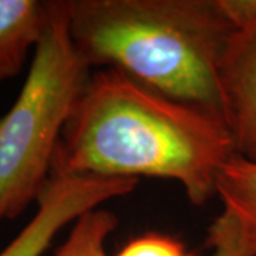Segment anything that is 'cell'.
<instances>
[{
    "instance_id": "cell-4",
    "label": "cell",
    "mask_w": 256,
    "mask_h": 256,
    "mask_svg": "<svg viewBox=\"0 0 256 256\" xmlns=\"http://www.w3.org/2000/svg\"><path fill=\"white\" fill-rule=\"evenodd\" d=\"M137 184L132 178L53 172L37 200L34 216L0 256H42L66 225L106 201L134 191Z\"/></svg>"
},
{
    "instance_id": "cell-6",
    "label": "cell",
    "mask_w": 256,
    "mask_h": 256,
    "mask_svg": "<svg viewBox=\"0 0 256 256\" xmlns=\"http://www.w3.org/2000/svg\"><path fill=\"white\" fill-rule=\"evenodd\" d=\"M48 22V2L0 0V82L16 77Z\"/></svg>"
},
{
    "instance_id": "cell-1",
    "label": "cell",
    "mask_w": 256,
    "mask_h": 256,
    "mask_svg": "<svg viewBox=\"0 0 256 256\" xmlns=\"http://www.w3.org/2000/svg\"><path fill=\"white\" fill-rule=\"evenodd\" d=\"M236 150L224 117L117 68L90 77L64 128L52 174L176 181L194 205L216 195Z\"/></svg>"
},
{
    "instance_id": "cell-3",
    "label": "cell",
    "mask_w": 256,
    "mask_h": 256,
    "mask_svg": "<svg viewBox=\"0 0 256 256\" xmlns=\"http://www.w3.org/2000/svg\"><path fill=\"white\" fill-rule=\"evenodd\" d=\"M88 72L70 36L66 2H48V22L26 82L0 118V222L18 216L44 190Z\"/></svg>"
},
{
    "instance_id": "cell-10",
    "label": "cell",
    "mask_w": 256,
    "mask_h": 256,
    "mask_svg": "<svg viewBox=\"0 0 256 256\" xmlns=\"http://www.w3.org/2000/svg\"><path fill=\"white\" fill-rule=\"evenodd\" d=\"M117 256H186V252L178 240L150 234L130 242Z\"/></svg>"
},
{
    "instance_id": "cell-9",
    "label": "cell",
    "mask_w": 256,
    "mask_h": 256,
    "mask_svg": "<svg viewBox=\"0 0 256 256\" xmlns=\"http://www.w3.org/2000/svg\"><path fill=\"white\" fill-rule=\"evenodd\" d=\"M208 245L210 256H256L245 244L238 226L225 214L212 224Z\"/></svg>"
},
{
    "instance_id": "cell-2",
    "label": "cell",
    "mask_w": 256,
    "mask_h": 256,
    "mask_svg": "<svg viewBox=\"0 0 256 256\" xmlns=\"http://www.w3.org/2000/svg\"><path fill=\"white\" fill-rule=\"evenodd\" d=\"M66 6L74 46L90 67L117 68L224 117L218 68L234 28L218 0H70Z\"/></svg>"
},
{
    "instance_id": "cell-8",
    "label": "cell",
    "mask_w": 256,
    "mask_h": 256,
    "mask_svg": "<svg viewBox=\"0 0 256 256\" xmlns=\"http://www.w3.org/2000/svg\"><path fill=\"white\" fill-rule=\"evenodd\" d=\"M117 216L107 210H92L74 225L54 256H107L106 242L117 226Z\"/></svg>"
},
{
    "instance_id": "cell-11",
    "label": "cell",
    "mask_w": 256,
    "mask_h": 256,
    "mask_svg": "<svg viewBox=\"0 0 256 256\" xmlns=\"http://www.w3.org/2000/svg\"><path fill=\"white\" fill-rule=\"evenodd\" d=\"M218 4L234 30L256 26V0H218Z\"/></svg>"
},
{
    "instance_id": "cell-7",
    "label": "cell",
    "mask_w": 256,
    "mask_h": 256,
    "mask_svg": "<svg viewBox=\"0 0 256 256\" xmlns=\"http://www.w3.org/2000/svg\"><path fill=\"white\" fill-rule=\"evenodd\" d=\"M216 195L224 214L236 224L245 244L256 254V161L232 156L218 176Z\"/></svg>"
},
{
    "instance_id": "cell-5",
    "label": "cell",
    "mask_w": 256,
    "mask_h": 256,
    "mask_svg": "<svg viewBox=\"0 0 256 256\" xmlns=\"http://www.w3.org/2000/svg\"><path fill=\"white\" fill-rule=\"evenodd\" d=\"M222 114L236 154L256 161V26L234 30L218 68Z\"/></svg>"
}]
</instances>
